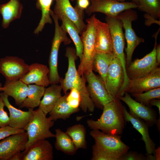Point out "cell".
Segmentation results:
<instances>
[{
    "label": "cell",
    "instance_id": "1",
    "mask_svg": "<svg viewBox=\"0 0 160 160\" xmlns=\"http://www.w3.org/2000/svg\"><path fill=\"white\" fill-rule=\"evenodd\" d=\"M65 56L68 59V67L65 77L61 78L60 85L65 94L69 90L75 88L80 93L81 101L79 107L84 112H93L95 107L87 91L84 75L79 74L75 64L76 50L71 47L66 49Z\"/></svg>",
    "mask_w": 160,
    "mask_h": 160
},
{
    "label": "cell",
    "instance_id": "2",
    "mask_svg": "<svg viewBox=\"0 0 160 160\" xmlns=\"http://www.w3.org/2000/svg\"><path fill=\"white\" fill-rule=\"evenodd\" d=\"M100 117L97 120L87 121L88 126L92 129L101 130L112 135H121L125 128L123 105L119 99H114L106 104Z\"/></svg>",
    "mask_w": 160,
    "mask_h": 160
},
{
    "label": "cell",
    "instance_id": "3",
    "mask_svg": "<svg viewBox=\"0 0 160 160\" xmlns=\"http://www.w3.org/2000/svg\"><path fill=\"white\" fill-rule=\"evenodd\" d=\"M54 124L49 116L46 115L39 108L33 110L32 117L25 128L28 136V141L25 150L39 140L55 137V135L50 131Z\"/></svg>",
    "mask_w": 160,
    "mask_h": 160
},
{
    "label": "cell",
    "instance_id": "4",
    "mask_svg": "<svg viewBox=\"0 0 160 160\" xmlns=\"http://www.w3.org/2000/svg\"><path fill=\"white\" fill-rule=\"evenodd\" d=\"M95 15L94 14L87 19V28L81 35L83 47V56L77 70L81 76L93 71V60L96 53V28L95 22Z\"/></svg>",
    "mask_w": 160,
    "mask_h": 160
},
{
    "label": "cell",
    "instance_id": "5",
    "mask_svg": "<svg viewBox=\"0 0 160 160\" xmlns=\"http://www.w3.org/2000/svg\"><path fill=\"white\" fill-rule=\"evenodd\" d=\"M50 14L53 18L55 24V33L52 41L48 61L49 70V77L50 84H52L59 83L61 79L59 74L57 67L58 52L60 45L62 43L65 45L69 44L71 41L67 36V33L61 28L58 19L51 9Z\"/></svg>",
    "mask_w": 160,
    "mask_h": 160
},
{
    "label": "cell",
    "instance_id": "6",
    "mask_svg": "<svg viewBox=\"0 0 160 160\" xmlns=\"http://www.w3.org/2000/svg\"><path fill=\"white\" fill-rule=\"evenodd\" d=\"M89 134L98 147L117 160H119V158L127 152L130 148L122 141L121 135L106 134L97 129H92Z\"/></svg>",
    "mask_w": 160,
    "mask_h": 160
},
{
    "label": "cell",
    "instance_id": "7",
    "mask_svg": "<svg viewBox=\"0 0 160 160\" xmlns=\"http://www.w3.org/2000/svg\"><path fill=\"white\" fill-rule=\"evenodd\" d=\"M122 22L123 28L124 30V37L127 43L125 49L126 54V68L132 62V57L136 47L141 43L144 42L143 39L138 36L132 27V22L137 19V12L129 9L120 13L116 17Z\"/></svg>",
    "mask_w": 160,
    "mask_h": 160
},
{
    "label": "cell",
    "instance_id": "8",
    "mask_svg": "<svg viewBox=\"0 0 160 160\" xmlns=\"http://www.w3.org/2000/svg\"><path fill=\"white\" fill-rule=\"evenodd\" d=\"M105 20L108 25L111 34L113 53L120 62L123 69L124 79L127 80L128 77L126 72V59L124 52L125 37L122 22L116 17L108 16H106Z\"/></svg>",
    "mask_w": 160,
    "mask_h": 160
},
{
    "label": "cell",
    "instance_id": "9",
    "mask_svg": "<svg viewBox=\"0 0 160 160\" xmlns=\"http://www.w3.org/2000/svg\"><path fill=\"white\" fill-rule=\"evenodd\" d=\"M88 85V93L95 106L103 109L104 105L114 99L107 92L104 81L100 76L92 71L84 75Z\"/></svg>",
    "mask_w": 160,
    "mask_h": 160
},
{
    "label": "cell",
    "instance_id": "10",
    "mask_svg": "<svg viewBox=\"0 0 160 160\" xmlns=\"http://www.w3.org/2000/svg\"><path fill=\"white\" fill-rule=\"evenodd\" d=\"M90 4L85 9L89 15L100 12L106 16L116 17L122 12L129 9L137 8L138 5L133 1L120 2L116 0H89Z\"/></svg>",
    "mask_w": 160,
    "mask_h": 160
},
{
    "label": "cell",
    "instance_id": "11",
    "mask_svg": "<svg viewBox=\"0 0 160 160\" xmlns=\"http://www.w3.org/2000/svg\"><path fill=\"white\" fill-rule=\"evenodd\" d=\"M55 1V4L53 12L58 20H60L63 16L67 17L74 23L81 35L87 27L84 21V10L77 5L73 7L69 0Z\"/></svg>",
    "mask_w": 160,
    "mask_h": 160
},
{
    "label": "cell",
    "instance_id": "12",
    "mask_svg": "<svg viewBox=\"0 0 160 160\" xmlns=\"http://www.w3.org/2000/svg\"><path fill=\"white\" fill-rule=\"evenodd\" d=\"M28 141L26 131L12 135L0 141V160H13L25 149Z\"/></svg>",
    "mask_w": 160,
    "mask_h": 160
},
{
    "label": "cell",
    "instance_id": "13",
    "mask_svg": "<svg viewBox=\"0 0 160 160\" xmlns=\"http://www.w3.org/2000/svg\"><path fill=\"white\" fill-rule=\"evenodd\" d=\"M154 38L155 42L153 50L143 58L136 59L132 62L126 68L127 75L129 79L144 77L158 67L159 65L156 61V55L157 37Z\"/></svg>",
    "mask_w": 160,
    "mask_h": 160
},
{
    "label": "cell",
    "instance_id": "14",
    "mask_svg": "<svg viewBox=\"0 0 160 160\" xmlns=\"http://www.w3.org/2000/svg\"><path fill=\"white\" fill-rule=\"evenodd\" d=\"M124 81L122 65L114 56L108 68L104 84L108 92L114 99H119Z\"/></svg>",
    "mask_w": 160,
    "mask_h": 160
},
{
    "label": "cell",
    "instance_id": "15",
    "mask_svg": "<svg viewBox=\"0 0 160 160\" xmlns=\"http://www.w3.org/2000/svg\"><path fill=\"white\" fill-rule=\"evenodd\" d=\"M29 65L18 57L6 56L0 59V73L6 81L19 80L28 71Z\"/></svg>",
    "mask_w": 160,
    "mask_h": 160
},
{
    "label": "cell",
    "instance_id": "16",
    "mask_svg": "<svg viewBox=\"0 0 160 160\" xmlns=\"http://www.w3.org/2000/svg\"><path fill=\"white\" fill-rule=\"evenodd\" d=\"M124 95L120 96L119 99L124 102L128 106L129 113L134 117L143 120L148 125L152 127L156 124L157 115L151 106L145 105L133 99L127 92Z\"/></svg>",
    "mask_w": 160,
    "mask_h": 160
},
{
    "label": "cell",
    "instance_id": "17",
    "mask_svg": "<svg viewBox=\"0 0 160 160\" xmlns=\"http://www.w3.org/2000/svg\"><path fill=\"white\" fill-rule=\"evenodd\" d=\"M160 87V68L158 67L147 75L139 78L129 79L125 92L140 93Z\"/></svg>",
    "mask_w": 160,
    "mask_h": 160
},
{
    "label": "cell",
    "instance_id": "18",
    "mask_svg": "<svg viewBox=\"0 0 160 160\" xmlns=\"http://www.w3.org/2000/svg\"><path fill=\"white\" fill-rule=\"evenodd\" d=\"M0 96L9 112V126L15 128L25 130L32 117L33 109L29 108L28 111H23L12 105L9 101V96L4 92H1Z\"/></svg>",
    "mask_w": 160,
    "mask_h": 160
},
{
    "label": "cell",
    "instance_id": "19",
    "mask_svg": "<svg viewBox=\"0 0 160 160\" xmlns=\"http://www.w3.org/2000/svg\"><path fill=\"white\" fill-rule=\"evenodd\" d=\"M49 72L47 65L33 63L29 65L28 72L19 80L28 85L34 84L46 87L50 84Z\"/></svg>",
    "mask_w": 160,
    "mask_h": 160
},
{
    "label": "cell",
    "instance_id": "20",
    "mask_svg": "<svg viewBox=\"0 0 160 160\" xmlns=\"http://www.w3.org/2000/svg\"><path fill=\"white\" fill-rule=\"evenodd\" d=\"M22 160H52L53 159L52 146L46 139L37 142L22 152Z\"/></svg>",
    "mask_w": 160,
    "mask_h": 160
},
{
    "label": "cell",
    "instance_id": "21",
    "mask_svg": "<svg viewBox=\"0 0 160 160\" xmlns=\"http://www.w3.org/2000/svg\"><path fill=\"white\" fill-rule=\"evenodd\" d=\"M96 53H113L112 41L108 25L95 17Z\"/></svg>",
    "mask_w": 160,
    "mask_h": 160
},
{
    "label": "cell",
    "instance_id": "22",
    "mask_svg": "<svg viewBox=\"0 0 160 160\" xmlns=\"http://www.w3.org/2000/svg\"><path fill=\"white\" fill-rule=\"evenodd\" d=\"M124 118L126 122H130L134 128L142 135L141 139L145 143V147L147 153L155 154V144L150 136L149 126L143 119L132 116L129 113L126 107L123 106Z\"/></svg>",
    "mask_w": 160,
    "mask_h": 160
},
{
    "label": "cell",
    "instance_id": "23",
    "mask_svg": "<svg viewBox=\"0 0 160 160\" xmlns=\"http://www.w3.org/2000/svg\"><path fill=\"white\" fill-rule=\"evenodd\" d=\"M23 8L20 0H10L0 5V14L2 17V26L4 28L8 27L10 23L20 18Z\"/></svg>",
    "mask_w": 160,
    "mask_h": 160
},
{
    "label": "cell",
    "instance_id": "24",
    "mask_svg": "<svg viewBox=\"0 0 160 160\" xmlns=\"http://www.w3.org/2000/svg\"><path fill=\"white\" fill-rule=\"evenodd\" d=\"M28 89V85L18 80L5 82L2 91L8 96L12 97L15 104L20 106L27 97Z\"/></svg>",
    "mask_w": 160,
    "mask_h": 160
},
{
    "label": "cell",
    "instance_id": "25",
    "mask_svg": "<svg viewBox=\"0 0 160 160\" xmlns=\"http://www.w3.org/2000/svg\"><path fill=\"white\" fill-rule=\"evenodd\" d=\"M60 85L53 84L46 88L39 108L47 115L53 108L62 96Z\"/></svg>",
    "mask_w": 160,
    "mask_h": 160
},
{
    "label": "cell",
    "instance_id": "26",
    "mask_svg": "<svg viewBox=\"0 0 160 160\" xmlns=\"http://www.w3.org/2000/svg\"><path fill=\"white\" fill-rule=\"evenodd\" d=\"M60 20L62 21L60 27L69 34L73 42L76 56L79 58L81 61L82 57L83 47L79 31L74 23L66 16H63Z\"/></svg>",
    "mask_w": 160,
    "mask_h": 160
},
{
    "label": "cell",
    "instance_id": "27",
    "mask_svg": "<svg viewBox=\"0 0 160 160\" xmlns=\"http://www.w3.org/2000/svg\"><path fill=\"white\" fill-rule=\"evenodd\" d=\"M68 94L66 93L62 96L49 112V116L53 121H56L60 119H66L72 114L79 111V108H74L69 105L66 100Z\"/></svg>",
    "mask_w": 160,
    "mask_h": 160
},
{
    "label": "cell",
    "instance_id": "28",
    "mask_svg": "<svg viewBox=\"0 0 160 160\" xmlns=\"http://www.w3.org/2000/svg\"><path fill=\"white\" fill-rule=\"evenodd\" d=\"M28 86V89L27 97L19 108L33 109L39 106L45 88L35 84H30Z\"/></svg>",
    "mask_w": 160,
    "mask_h": 160
},
{
    "label": "cell",
    "instance_id": "29",
    "mask_svg": "<svg viewBox=\"0 0 160 160\" xmlns=\"http://www.w3.org/2000/svg\"><path fill=\"white\" fill-rule=\"evenodd\" d=\"M55 132V148L68 155L75 154L77 150L69 135L59 128L56 129Z\"/></svg>",
    "mask_w": 160,
    "mask_h": 160
},
{
    "label": "cell",
    "instance_id": "30",
    "mask_svg": "<svg viewBox=\"0 0 160 160\" xmlns=\"http://www.w3.org/2000/svg\"><path fill=\"white\" fill-rule=\"evenodd\" d=\"M114 57L113 53H96L94 57L93 70L98 73L104 83L108 68Z\"/></svg>",
    "mask_w": 160,
    "mask_h": 160
},
{
    "label": "cell",
    "instance_id": "31",
    "mask_svg": "<svg viewBox=\"0 0 160 160\" xmlns=\"http://www.w3.org/2000/svg\"><path fill=\"white\" fill-rule=\"evenodd\" d=\"M66 132L71 138L77 150L86 149V129L84 125L78 124L70 127Z\"/></svg>",
    "mask_w": 160,
    "mask_h": 160
},
{
    "label": "cell",
    "instance_id": "32",
    "mask_svg": "<svg viewBox=\"0 0 160 160\" xmlns=\"http://www.w3.org/2000/svg\"><path fill=\"white\" fill-rule=\"evenodd\" d=\"M36 0V7L41 11L42 14L39 23L33 32L35 34H37L42 31L46 24L52 23L50 12L51 7L55 0Z\"/></svg>",
    "mask_w": 160,
    "mask_h": 160
},
{
    "label": "cell",
    "instance_id": "33",
    "mask_svg": "<svg viewBox=\"0 0 160 160\" xmlns=\"http://www.w3.org/2000/svg\"><path fill=\"white\" fill-rule=\"evenodd\" d=\"M138 8L156 19L160 18V1L138 0Z\"/></svg>",
    "mask_w": 160,
    "mask_h": 160
},
{
    "label": "cell",
    "instance_id": "34",
    "mask_svg": "<svg viewBox=\"0 0 160 160\" xmlns=\"http://www.w3.org/2000/svg\"><path fill=\"white\" fill-rule=\"evenodd\" d=\"M135 100L145 105L150 106V102L154 99H160V87L156 88L140 93H131Z\"/></svg>",
    "mask_w": 160,
    "mask_h": 160
},
{
    "label": "cell",
    "instance_id": "35",
    "mask_svg": "<svg viewBox=\"0 0 160 160\" xmlns=\"http://www.w3.org/2000/svg\"><path fill=\"white\" fill-rule=\"evenodd\" d=\"M70 90V92L68 93L66 98L67 103L72 108H79L81 101L80 93L75 88H73Z\"/></svg>",
    "mask_w": 160,
    "mask_h": 160
},
{
    "label": "cell",
    "instance_id": "36",
    "mask_svg": "<svg viewBox=\"0 0 160 160\" xmlns=\"http://www.w3.org/2000/svg\"><path fill=\"white\" fill-rule=\"evenodd\" d=\"M92 160H117L109 156L95 144L92 146Z\"/></svg>",
    "mask_w": 160,
    "mask_h": 160
},
{
    "label": "cell",
    "instance_id": "37",
    "mask_svg": "<svg viewBox=\"0 0 160 160\" xmlns=\"http://www.w3.org/2000/svg\"><path fill=\"white\" fill-rule=\"evenodd\" d=\"M24 129L12 128L9 125L0 127V140L10 135L24 132Z\"/></svg>",
    "mask_w": 160,
    "mask_h": 160
},
{
    "label": "cell",
    "instance_id": "38",
    "mask_svg": "<svg viewBox=\"0 0 160 160\" xmlns=\"http://www.w3.org/2000/svg\"><path fill=\"white\" fill-rule=\"evenodd\" d=\"M119 160H146V159L143 154L131 151H128L121 156Z\"/></svg>",
    "mask_w": 160,
    "mask_h": 160
},
{
    "label": "cell",
    "instance_id": "39",
    "mask_svg": "<svg viewBox=\"0 0 160 160\" xmlns=\"http://www.w3.org/2000/svg\"><path fill=\"white\" fill-rule=\"evenodd\" d=\"M5 105L0 96V124L1 127L9 125V119L7 113L4 110Z\"/></svg>",
    "mask_w": 160,
    "mask_h": 160
},
{
    "label": "cell",
    "instance_id": "40",
    "mask_svg": "<svg viewBox=\"0 0 160 160\" xmlns=\"http://www.w3.org/2000/svg\"><path fill=\"white\" fill-rule=\"evenodd\" d=\"M144 17L145 19V24L146 26H149L153 23H156L159 25H160V20H157L148 14H145Z\"/></svg>",
    "mask_w": 160,
    "mask_h": 160
},
{
    "label": "cell",
    "instance_id": "41",
    "mask_svg": "<svg viewBox=\"0 0 160 160\" xmlns=\"http://www.w3.org/2000/svg\"><path fill=\"white\" fill-rule=\"evenodd\" d=\"M77 5L81 9L84 10L89 6V0H77Z\"/></svg>",
    "mask_w": 160,
    "mask_h": 160
},
{
    "label": "cell",
    "instance_id": "42",
    "mask_svg": "<svg viewBox=\"0 0 160 160\" xmlns=\"http://www.w3.org/2000/svg\"><path fill=\"white\" fill-rule=\"evenodd\" d=\"M150 105L151 106H155L158 108L159 114L160 115V100L154 99L152 100L150 102Z\"/></svg>",
    "mask_w": 160,
    "mask_h": 160
},
{
    "label": "cell",
    "instance_id": "43",
    "mask_svg": "<svg viewBox=\"0 0 160 160\" xmlns=\"http://www.w3.org/2000/svg\"><path fill=\"white\" fill-rule=\"evenodd\" d=\"M156 58L157 62L159 65L160 63V45L158 44L156 45Z\"/></svg>",
    "mask_w": 160,
    "mask_h": 160
},
{
    "label": "cell",
    "instance_id": "44",
    "mask_svg": "<svg viewBox=\"0 0 160 160\" xmlns=\"http://www.w3.org/2000/svg\"><path fill=\"white\" fill-rule=\"evenodd\" d=\"M160 147H158L156 149H155V156L156 157V160H160Z\"/></svg>",
    "mask_w": 160,
    "mask_h": 160
},
{
    "label": "cell",
    "instance_id": "45",
    "mask_svg": "<svg viewBox=\"0 0 160 160\" xmlns=\"http://www.w3.org/2000/svg\"><path fill=\"white\" fill-rule=\"evenodd\" d=\"M146 160H156L155 155H153L152 154H148L146 153Z\"/></svg>",
    "mask_w": 160,
    "mask_h": 160
},
{
    "label": "cell",
    "instance_id": "46",
    "mask_svg": "<svg viewBox=\"0 0 160 160\" xmlns=\"http://www.w3.org/2000/svg\"><path fill=\"white\" fill-rule=\"evenodd\" d=\"M160 117L159 116V119H157L156 123V124L157 125V128L158 130L160 131Z\"/></svg>",
    "mask_w": 160,
    "mask_h": 160
},
{
    "label": "cell",
    "instance_id": "47",
    "mask_svg": "<svg viewBox=\"0 0 160 160\" xmlns=\"http://www.w3.org/2000/svg\"><path fill=\"white\" fill-rule=\"evenodd\" d=\"M116 0L119 1H120V2H124V1H125V0ZM129 0L131 1H133L135 2L137 5L138 4V2H139L138 0Z\"/></svg>",
    "mask_w": 160,
    "mask_h": 160
},
{
    "label": "cell",
    "instance_id": "48",
    "mask_svg": "<svg viewBox=\"0 0 160 160\" xmlns=\"http://www.w3.org/2000/svg\"><path fill=\"white\" fill-rule=\"evenodd\" d=\"M2 87L1 83L0 82V92L2 91Z\"/></svg>",
    "mask_w": 160,
    "mask_h": 160
},
{
    "label": "cell",
    "instance_id": "49",
    "mask_svg": "<svg viewBox=\"0 0 160 160\" xmlns=\"http://www.w3.org/2000/svg\"><path fill=\"white\" fill-rule=\"evenodd\" d=\"M71 1H74L75 0H71Z\"/></svg>",
    "mask_w": 160,
    "mask_h": 160
},
{
    "label": "cell",
    "instance_id": "50",
    "mask_svg": "<svg viewBox=\"0 0 160 160\" xmlns=\"http://www.w3.org/2000/svg\"><path fill=\"white\" fill-rule=\"evenodd\" d=\"M2 127L1 126V124H0V127Z\"/></svg>",
    "mask_w": 160,
    "mask_h": 160
},
{
    "label": "cell",
    "instance_id": "51",
    "mask_svg": "<svg viewBox=\"0 0 160 160\" xmlns=\"http://www.w3.org/2000/svg\"></svg>",
    "mask_w": 160,
    "mask_h": 160
}]
</instances>
